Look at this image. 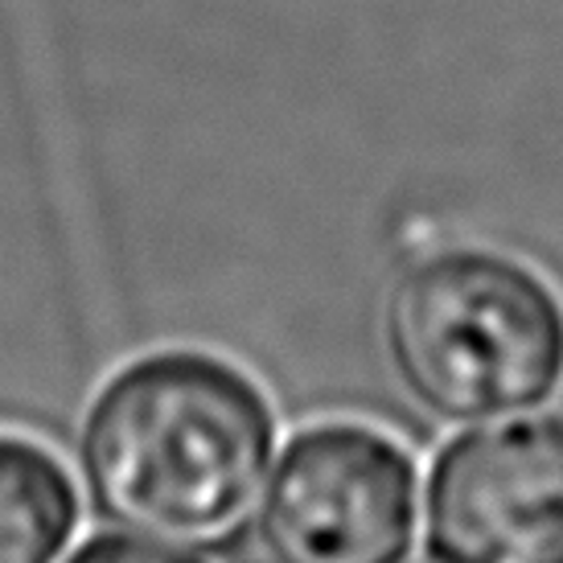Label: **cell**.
<instances>
[{
  "instance_id": "cell-5",
  "label": "cell",
  "mask_w": 563,
  "mask_h": 563,
  "mask_svg": "<svg viewBox=\"0 0 563 563\" xmlns=\"http://www.w3.org/2000/svg\"><path fill=\"white\" fill-rule=\"evenodd\" d=\"M79 527L63 461L25 437H0V563H58Z\"/></svg>"
},
{
  "instance_id": "cell-6",
  "label": "cell",
  "mask_w": 563,
  "mask_h": 563,
  "mask_svg": "<svg viewBox=\"0 0 563 563\" xmlns=\"http://www.w3.org/2000/svg\"><path fill=\"white\" fill-rule=\"evenodd\" d=\"M66 563H206L202 555H189L186 548L157 543L144 534H95Z\"/></svg>"
},
{
  "instance_id": "cell-2",
  "label": "cell",
  "mask_w": 563,
  "mask_h": 563,
  "mask_svg": "<svg viewBox=\"0 0 563 563\" xmlns=\"http://www.w3.org/2000/svg\"><path fill=\"white\" fill-rule=\"evenodd\" d=\"M387 354L404 391L444 423L527 411L563 378V300L515 255L440 251L391 288Z\"/></svg>"
},
{
  "instance_id": "cell-3",
  "label": "cell",
  "mask_w": 563,
  "mask_h": 563,
  "mask_svg": "<svg viewBox=\"0 0 563 563\" xmlns=\"http://www.w3.org/2000/svg\"><path fill=\"white\" fill-rule=\"evenodd\" d=\"M420 518L416 461L366 423H317L267 473L260 543L272 563H404Z\"/></svg>"
},
{
  "instance_id": "cell-4",
  "label": "cell",
  "mask_w": 563,
  "mask_h": 563,
  "mask_svg": "<svg viewBox=\"0 0 563 563\" xmlns=\"http://www.w3.org/2000/svg\"><path fill=\"white\" fill-rule=\"evenodd\" d=\"M437 563H563V420H515L444 444L423 489Z\"/></svg>"
},
{
  "instance_id": "cell-1",
  "label": "cell",
  "mask_w": 563,
  "mask_h": 563,
  "mask_svg": "<svg viewBox=\"0 0 563 563\" xmlns=\"http://www.w3.org/2000/svg\"><path fill=\"white\" fill-rule=\"evenodd\" d=\"M276 453L267 395L239 366L165 350L103 383L79 432L99 518L173 548H222L247 527Z\"/></svg>"
}]
</instances>
